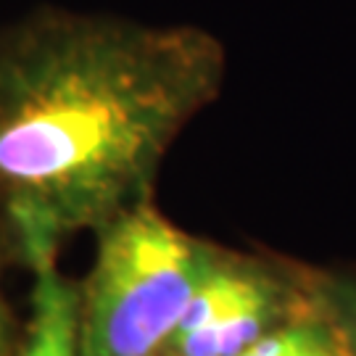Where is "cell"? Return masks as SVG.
<instances>
[{
  "label": "cell",
  "mask_w": 356,
  "mask_h": 356,
  "mask_svg": "<svg viewBox=\"0 0 356 356\" xmlns=\"http://www.w3.org/2000/svg\"><path fill=\"white\" fill-rule=\"evenodd\" d=\"M225 51L195 26L42 6L0 29V243L56 264L69 238L153 201L166 153L216 101Z\"/></svg>",
  "instance_id": "cell-1"
},
{
  "label": "cell",
  "mask_w": 356,
  "mask_h": 356,
  "mask_svg": "<svg viewBox=\"0 0 356 356\" xmlns=\"http://www.w3.org/2000/svg\"><path fill=\"white\" fill-rule=\"evenodd\" d=\"M79 282L82 356H161L219 248L166 219L153 201L95 232Z\"/></svg>",
  "instance_id": "cell-2"
},
{
  "label": "cell",
  "mask_w": 356,
  "mask_h": 356,
  "mask_svg": "<svg viewBox=\"0 0 356 356\" xmlns=\"http://www.w3.org/2000/svg\"><path fill=\"white\" fill-rule=\"evenodd\" d=\"M314 301V269L219 248L161 356H238Z\"/></svg>",
  "instance_id": "cell-3"
},
{
  "label": "cell",
  "mask_w": 356,
  "mask_h": 356,
  "mask_svg": "<svg viewBox=\"0 0 356 356\" xmlns=\"http://www.w3.org/2000/svg\"><path fill=\"white\" fill-rule=\"evenodd\" d=\"M32 277V312L11 356H82L79 282L69 280L58 261L38 267Z\"/></svg>",
  "instance_id": "cell-4"
},
{
  "label": "cell",
  "mask_w": 356,
  "mask_h": 356,
  "mask_svg": "<svg viewBox=\"0 0 356 356\" xmlns=\"http://www.w3.org/2000/svg\"><path fill=\"white\" fill-rule=\"evenodd\" d=\"M317 282V280H314ZM238 356H356L343 327L325 306L317 291V301L296 314L285 325L261 335Z\"/></svg>",
  "instance_id": "cell-5"
},
{
  "label": "cell",
  "mask_w": 356,
  "mask_h": 356,
  "mask_svg": "<svg viewBox=\"0 0 356 356\" xmlns=\"http://www.w3.org/2000/svg\"><path fill=\"white\" fill-rule=\"evenodd\" d=\"M317 291L325 306L343 327L348 343L356 354V275L348 272H314Z\"/></svg>",
  "instance_id": "cell-6"
},
{
  "label": "cell",
  "mask_w": 356,
  "mask_h": 356,
  "mask_svg": "<svg viewBox=\"0 0 356 356\" xmlns=\"http://www.w3.org/2000/svg\"><path fill=\"white\" fill-rule=\"evenodd\" d=\"M8 267H13L11 256L3 248L0 243V356H11L19 346L22 338V322L13 312V304L8 301V293H6V272Z\"/></svg>",
  "instance_id": "cell-7"
}]
</instances>
